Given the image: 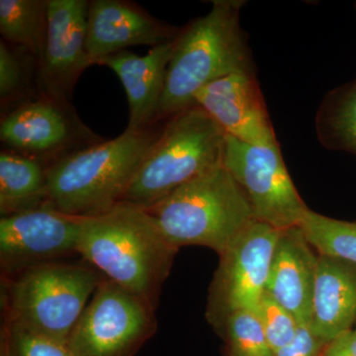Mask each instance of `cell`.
<instances>
[{"mask_svg":"<svg viewBox=\"0 0 356 356\" xmlns=\"http://www.w3.org/2000/svg\"><path fill=\"white\" fill-rule=\"evenodd\" d=\"M178 250L144 208L119 203L83 217L79 254L106 280L158 306Z\"/></svg>","mask_w":356,"mask_h":356,"instance_id":"1","label":"cell"},{"mask_svg":"<svg viewBox=\"0 0 356 356\" xmlns=\"http://www.w3.org/2000/svg\"><path fill=\"white\" fill-rule=\"evenodd\" d=\"M243 6L240 0H216L175 37L156 119L194 106L198 91L218 79L252 72L240 25Z\"/></svg>","mask_w":356,"mask_h":356,"instance_id":"2","label":"cell"},{"mask_svg":"<svg viewBox=\"0 0 356 356\" xmlns=\"http://www.w3.org/2000/svg\"><path fill=\"white\" fill-rule=\"evenodd\" d=\"M159 133L128 131L115 139L65 154L47 166V204L65 214L90 217L121 203Z\"/></svg>","mask_w":356,"mask_h":356,"instance_id":"3","label":"cell"},{"mask_svg":"<svg viewBox=\"0 0 356 356\" xmlns=\"http://www.w3.org/2000/svg\"><path fill=\"white\" fill-rule=\"evenodd\" d=\"M146 210L177 250L200 245L218 255L257 221L242 187L222 163Z\"/></svg>","mask_w":356,"mask_h":356,"instance_id":"4","label":"cell"},{"mask_svg":"<svg viewBox=\"0 0 356 356\" xmlns=\"http://www.w3.org/2000/svg\"><path fill=\"white\" fill-rule=\"evenodd\" d=\"M104 278L83 259L47 262L1 276L2 321L67 343Z\"/></svg>","mask_w":356,"mask_h":356,"instance_id":"5","label":"cell"},{"mask_svg":"<svg viewBox=\"0 0 356 356\" xmlns=\"http://www.w3.org/2000/svg\"><path fill=\"white\" fill-rule=\"evenodd\" d=\"M226 136L196 105L173 115L147 149L121 203L147 209L221 165Z\"/></svg>","mask_w":356,"mask_h":356,"instance_id":"6","label":"cell"},{"mask_svg":"<svg viewBox=\"0 0 356 356\" xmlns=\"http://www.w3.org/2000/svg\"><path fill=\"white\" fill-rule=\"evenodd\" d=\"M151 302L104 278L67 339L74 356H135L156 334Z\"/></svg>","mask_w":356,"mask_h":356,"instance_id":"7","label":"cell"},{"mask_svg":"<svg viewBox=\"0 0 356 356\" xmlns=\"http://www.w3.org/2000/svg\"><path fill=\"white\" fill-rule=\"evenodd\" d=\"M222 165L242 187L257 221L280 229L300 226L309 208L293 184L277 142L254 146L227 135Z\"/></svg>","mask_w":356,"mask_h":356,"instance_id":"8","label":"cell"},{"mask_svg":"<svg viewBox=\"0 0 356 356\" xmlns=\"http://www.w3.org/2000/svg\"><path fill=\"white\" fill-rule=\"evenodd\" d=\"M281 231L255 221L219 255L206 311L208 322L218 332L234 312L257 310L266 293Z\"/></svg>","mask_w":356,"mask_h":356,"instance_id":"9","label":"cell"},{"mask_svg":"<svg viewBox=\"0 0 356 356\" xmlns=\"http://www.w3.org/2000/svg\"><path fill=\"white\" fill-rule=\"evenodd\" d=\"M83 217L48 204L0 219L1 276L79 254Z\"/></svg>","mask_w":356,"mask_h":356,"instance_id":"10","label":"cell"},{"mask_svg":"<svg viewBox=\"0 0 356 356\" xmlns=\"http://www.w3.org/2000/svg\"><path fill=\"white\" fill-rule=\"evenodd\" d=\"M89 2L47 0V33L39 76L44 95L67 102L77 79L91 65L86 53Z\"/></svg>","mask_w":356,"mask_h":356,"instance_id":"11","label":"cell"},{"mask_svg":"<svg viewBox=\"0 0 356 356\" xmlns=\"http://www.w3.org/2000/svg\"><path fill=\"white\" fill-rule=\"evenodd\" d=\"M226 135L254 146L274 144L273 126L254 72H238L208 84L194 96Z\"/></svg>","mask_w":356,"mask_h":356,"instance_id":"12","label":"cell"},{"mask_svg":"<svg viewBox=\"0 0 356 356\" xmlns=\"http://www.w3.org/2000/svg\"><path fill=\"white\" fill-rule=\"evenodd\" d=\"M88 130L70 113L67 103L44 95L25 102L2 118L0 139L11 152L39 159L67 149Z\"/></svg>","mask_w":356,"mask_h":356,"instance_id":"13","label":"cell"},{"mask_svg":"<svg viewBox=\"0 0 356 356\" xmlns=\"http://www.w3.org/2000/svg\"><path fill=\"white\" fill-rule=\"evenodd\" d=\"M175 30L154 18L137 4L122 0L89 2L86 53L91 65L125 51L129 47L152 46L175 39Z\"/></svg>","mask_w":356,"mask_h":356,"instance_id":"14","label":"cell"},{"mask_svg":"<svg viewBox=\"0 0 356 356\" xmlns=\"http://www.w3.org/2000/svg\"><path fill=\"white\" fill-rule=\"evenodd\" d=\"M318 254L300 226L281 231L274 250L266 292L294 316L310 325Z\"/></svg>","mask_w":356,"mask_h":356,"instance_id":"15","label":"cell"},{"mask_svg":"<svg viewBox=\"0 0 356 356\" xmlns=\"http://www.w3.org/2000/svg\"><path fill=\"white\" fill-rule=\"evenodd\" d=\"M173 41L154 47L143 57L125 50L96 63L113 70L125 88L129 103V123L126 130L147 128V124L156 119L165 90Z\"/></svg>","mask_w":356,"mask_h":356,"instance_id":"16","label":"cell"},{"mask_svg":"<svg viewBox=\"0 0 356 356\" xmlns=\"http://www.w3.org/2000/svg\"><path fill=\"white\" fill-rule=\"evenodd\" d=\"M356 325V266L318 254L312 331L330 343Z\"/></svg>","mask_w":356,"mask_h":356,"instance_id":"17","label":"cell"},{"mask_svg":"<svg viewBox=\"0 0 356 356\" xmlns=\"http://www.w3.org/2000/svg\"><path fill=\"white\" fill-rule=\"evenodd\" d=\"M47 166L39 159L0 154V215L10 216L47 204Z\"/></svg>","mask_w":356,"mask_h":356,"instance_id":"18","label":"cell"},{"mask_svg":"<svg viewBox=\"0 0 356 356\" xmlns=\"http://www.w3.org/2000/svg\"><path fill=\"white\" fill-rule=\"evenodd\" d=\"M0 33L41 60L47 33V1L0 0Z\"/></svg>","mask_w":356,"mask_h":356,"instance_id":"19","label":"cell"},{"mask_svg":"<svg viewBox=\"0 0 356 356\" xmlns=\"http://www.w3.org/2000/svg\"><path fill=\"white\" fill-rule=\"evenodd\" d=\"M317 126L324 146L356 156V81L327 95Z\"/></svg>","mask_w":356,"mask_h":356,"instance_id":"20","label":"cell"},{"mask_svg":"<svg viewBox=\"0 0 356 356\" xmlns=\"http://www.w3.org/2000/svg\"><path fill=\"white\" fill-rule=\"evenodd\" d=\"M300 228L318 254L356 266V222L341 221L309 209Z\"/></svg>","mask_w":356,"mask_h":356,"instance_id":"21","label":"cell"},{"mask_svg":"<svg viewBox=\"0 0 356 356\" xmlns=\"http://www.w3.org/2000/svg\"><path fill=\"white\" fill-rule=\"evenodd\" d=\"M219 334L226 341L227 356H274L255 311L234 312Z\"/></svg>","mask_w":356,"mask_h":356,"instance_id":"22","label":"cell"},{"mask_svg":"<svg viewBox=\"0 0 356 356\" xmlns=\"http://www.w3.org/2000/svg\"><path fill=\"white\" fill-rule=\"evenodd\" d=\"M0 356H74L63 341L2 321Z\"/></svg>","mask_w":356,"mask_h":356,"instance_id":"23","label":"cell"},{"mask_svg":"<svg viewBox=\"0 0 356 356\" xmlns=\"http://www.w3.org/2000/svg\"><path fill=\"white\" fill-rule=\"evenodd\" d=\"M257 316L264 327L267 341L273 353L287 346L298 331L299 323L294 316L270 295L264 293L257 305Z\"/></svg>","mask_w":356,"mask_h":356,"instance_id":"24","label":"cell"},{"mask_svg":"<svg viewBox=\"0 0 356 356\" xmlns=\"http://www.w3.org/2000/svg\"><path fill=\"white\" fill-rule=\"evenodd\" d=\"M25 69L22 60L13 48L0 43V98L2 102L19 95L24 86Z\"/></svg>","mask_w":356,"mask_h":356,"instance_id":"25","label":"cell"},{"mask_svg":"<svg viewBox=\"0 0 356 356\" xmlns=\"http://www.w3.org/2000/svg\"><path fill=\"white\" fill-rule=\"evenodd\" d=\"M327 344L314 334L310 325H300L294 339L274 356H323Z\"/></svg>","mask_w":356,"mask_h":356,"instance_id":"26","label":"cell"},{"mask_svg":"<svg viewBox=\"0 0 356 356\" xmlns=\"http://www.w3.org/2000/svg\"><path fill=\"white\" fill-rule=\"evenodd\" d=\"M323 356H356V327L327 343Z\"/></svg>","mask_w":356,"mask_h":356,"instance_id":"27","label":"cell"},{"mask_svg":"<svg viewBox=\"0 0 356 356\" xmlns=\"http://www.w3.org/2000/svg\"><path fill=\"white\" fill-rule=\"evenodd\" d=\"M355 327H356V325H355Z\"/></svg>","mask_w":356,"mask_h":356,"instance_id":"28","label":"cell"}]
</instances>
